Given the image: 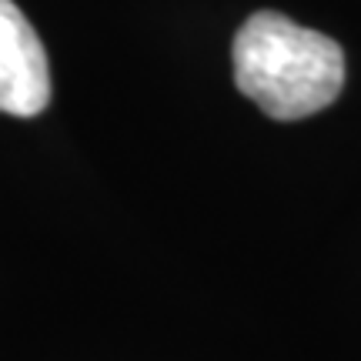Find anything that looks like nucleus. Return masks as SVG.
I'll return each instance as SVG.
<instances>
[{
  "mask_svg": "<svg viewBox=\"0 0 361 361\" xmlns=\"http://www.w3.org/2000/svg\"><path fill=\"white\" fill-rule=\"evenodd\" d=\"M231 57L238 90L274 121L318 114L345 87V54L335 40L274 11L247 17Z\"/></svg>",
  "mask_w": 361,
  "mask_h": 361,
  "instance_id": "obj_1",
  "label": "nucleus"
},
{
  "mask_svg": "<svg viewBox=\"0 0 361 361\" xmlns=\"http://www.w3.org/2000/svg\"><path fill=\"white\" fill-rule=\"evenodd\" d=\"M51 104V64L34 24L0 0V114L37 117Z\"/></svg>",
  "mask_w": 361,
  "mask_h": 361,
  "instance_id": "obj_2",
  "label": "nucleus"
}]
</instances>
